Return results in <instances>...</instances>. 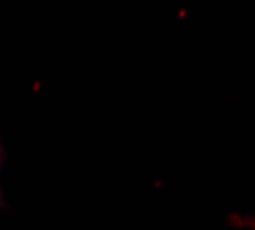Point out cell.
<instances>
[{"label":"cell","mask_w":255,"mask_h":230,"mask_svg":"<svg viewBox=\"0 0 255 230\" xmlns=\"http://www.w3.org/2000/svg\"><path fill=\"white\" fill-rule=\"evenodd\" d=\"M244 226H249V228L255 230V219H253V221H244Z\"/></svg>","instance_id":"obj_1"}]
</instances>
